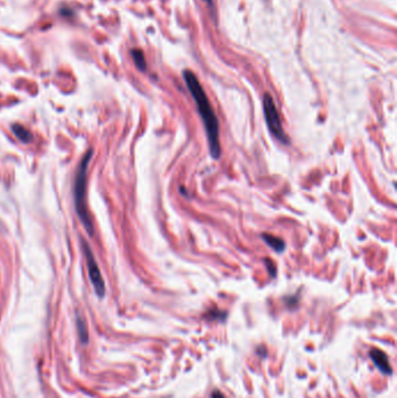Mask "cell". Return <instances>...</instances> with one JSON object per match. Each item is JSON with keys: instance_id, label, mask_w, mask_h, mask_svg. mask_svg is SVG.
<instances>
[{"instance_id": "6da1fadb", "label": "cell", "mask_w": 397, "mask_h": 398, "mask_svg": "<svg viewBox=\"0 0 397 398\" xmlns=\"http://www.w3.org/2000/svg\"><path fill=\"white\" fill-rule=\"evenodd\" d=\"M183 78L185 83H187V86L189 91H190L192 98L196 101L200 118L203 119L207 141H209L210 154L214 160H218L221 155V147L219 141V122H218L216 113H214L205 91H204L203 86L200 85L199 80L196 77L194 72L185 70L183 72Z\"/></svg>"}, {"instance_id": "7a4b0ae2", "label": "cell", "mask_w": 397, "mask_h": 398, "mask_svg": "<svg viewBox=\"0 0 397 398\" xmlns=\"http://www.w3.org/2000/svg\"><path fill=\"white\" fill-rule=\"evenodd\" d=\"M92 149H89L84 156H83L81 162H79L77 170H76V176L74 182V199H75V210L77 213L79 220L82 221L83 226L89 232L90 235L93 233V226L91 221L89 212L86 209L85 203V193H86V176H87V167H89L90 160L92 158Z\"/></svg>"}, {"instance_id": "3957f363", "label": "cell", "mask_w": 397, "mask_h": 398, "mask_svg": "<svg viewBox=\"0 0 397 398\" xmlns=\"http://www.w3.org/2000/svg\"><path fill=\"white\" fill-rule=\"evenodd\" d=\"M263 113L269 132L274 135L281 144L289 145V138L287 137L282 127L278 107H276L275 101L269 93H264L263 96Z\"/></svg>"}, {"instance_id": "277c9868", "label": "cell", "mask_w": 397, "mask_h": 398, "mask_svg": "<svg viewBox=\"0 0 397 398\" xmlns=\"http://www.w3.org/2000/svg\"><path fill=\"white\" fill-rule=\"evenodd\" d=\"M82 247L85 254L86 264H87V269H89V277L91 280V283H92L94 291H96L98 297L103 298L105 296V283L103 276H101L100 274L99 267L97 264V261L96 258H94V255L92 253V250H91L90 246L83 239H82Z\"/></svg>"}, {"instance_id": "5b68a950", "label": "cell", "mask_w": 397, "mask_h": 398, "mask_svg": "<svg viewBox=\"0 0 397 398\" xmlns=\"http://www.w3.org/2000/svg\"><path fill=\"white\" fill-rule=\"evenodd\" d=\"M369 355L371 357V360H373V362L375 366H376L378 369H380L383 374L385 375H390L391 371H392V368L390 366V363H389V359L388 356L385 355V354L382 352L380 349H371Z\"/></svg>"}, {"instance_id": "8992f818", "label": "cell", "mask_w": 397, "mask_h": 398, "mask_svg": "<svg viewBox=\"0 0 397 398\" xmlns=\"http://www.w3.org/2000/svg\"><path fill=\"white\" fill-rule=\"evenodd\" d=\"M261 238L273 250L278 251V253H282V251H284V249H286V242H284L281 238L268 234V233H263V234L261 235Z\"/></svg>"}, {"instance_id": "52a82bcc", "label": "cell", "mask_w": 397, "mask_h": 398, "mask_svg": "<svg viewBox=\"0 0 397 398\" xmlns=\"http://www.w3.org/2000/svg\"><path fill=\"white\" fill-rule=\"evenodd\" d=\"M12 132L14 133V135L19 139L20 141L25 142V144H28L29 141H32V133L29 132V130L26 128V127L23 126V125H16L12 126Z\"/></svg>"}, {"instance_id": "ba28073f", "label": "cell", "mask_w": 397, "mask_h": 398, "mask_svg": "<svg viewBox=\"0 0 397 398\" xmlns=\"http://www.w3.org/2000/svg\"><path fill=\"white\" fill-rule=\"evenodd\" d=\"M130 55H132V58L134 63L137 65V68L139 69L140 71H146V69H147V63H146L144 52L140 49H133L132 52H130Z\"/></svg>"}, {"instance_id": "9c48e42d", "label": "cell", "mask_w": 397, "mask_h": 398, "mask_svg": "<svg viewBox=\"0 0 397 398\" xmlns=\"http://www.w3.org/2000/svg\"><path fill=\"white\" fill-rule=\"evenodd\" d=\"M77 328H78V333L79 337H81L83 342L87 341V330H86V325L84 323V320L82 318L77 319Z\"/></svg>"}, {"instance_id": "30bf717a", "label": "cell", "mask_w": 397, "mask_h": 398, "mask_svg": "<svg viewBox=\"0 0 397 398\" xmlns=\"http://www.w3.org/2000/svg\"><path fill=\"white\" fill-rule=\"evenodd\" d=\"M266 266H267L269 275H271V277H273V279H274V277L276 276V267L274 266V263H273V261L266 260Z\"/></svg>"}, {"instance_id": "8fae6325", "label": "cell", "mask_w": 397, "mask_h": 398, "mask_svg": "<svg viewBox=\"0 0 397 398\" xmlns=\"http://www.w3.org/2000/svg\"><path fill=\"white\" fill-rule=\"evenodd\" d=\"M211 398H226V397L223 395V392L218 391V390H214V391L212 392V395H211Z\"/></svg>"}, {"instance_id": "7c38bea8", "label": "cell", "mask_w": 397, "mask_h": 398, "mask_svg": "<svg viewBox=\"0 0 397 398\" xmlns=\"http://www.w3.org/2000/svg\"><path fill=\"white\" fill-rule=\"evenodd\" d=\"M205 2H207L209 4H212V0H205Z\"/></svg>"}]
</instances>
